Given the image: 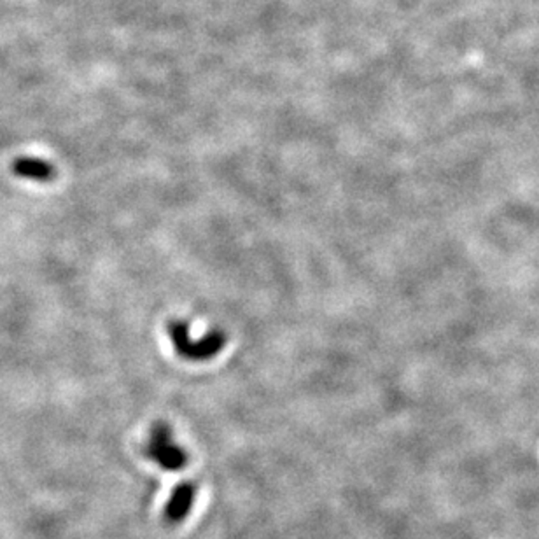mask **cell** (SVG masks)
<instances>
[{
	"label": "cell",
	"mask_w": 539,
	"mask_h": 539,
	"mask_svg": "<svg viewBox=\"0 0 539 539\" xmlns=\"http://www.w3.org/2000/svg\"><path fill=\"white\" fill-rule=\"evenodd\" d=\"M167 329L175 352L186 361H208L215 357L226 345V335L221 329H214L200 338H191L188 321H172L168 322Z\"/></svg>",
	"instance_id": "1"
},
{
	"label": "cell",
	"mask_w": 539,
	"mask_h": 539,
	"mask_svg": "<svg viewBox=\"0 0 539 539\" xmlns=\"http://www.w3.org/2000/svg\"><path fill=\"white\" fill-rule=\"evenodd\" d=\"M146 456L165 471H179L188 464V454L172 438V429L165 422H156L149 434Z\"/></svg>",
	"instance_id": "2"
},
{
	"label": "cell",
	"mask_w": 539,
	"mask_h": 539,
	"mask_svg": "<svg viewBox=\"0 0 539 539\" xmlns=\"http://www.w3.org/2000/svg\"><path fill=\"white\" fill-rule=\"evenodd\" d=\"M11 170L16 177L34 182H49L57 175V170L49 161L35 156H18L11 165Z\"/></svg>",
	"instance_id": "3"
},
{
	"label": "cell",
	"mask_w": 539,
	"mask_h": 539,
	"mask_svg": "<svg viewBox=\"0 0 539 539\" xmlns=\"http://www.w3.org/2000/svg\"><path fill=\"white\" fill-rule=\"evenodd\" d=\"M194 499L193 483H181L174 489L170 499L165 506V519L172 523H179L189 515Z\"/></svg>",
	"instance_id": "4"
}]
</instances>
